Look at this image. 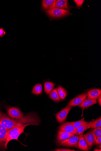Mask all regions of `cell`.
<instances>
[{
    "label": "cell",
    "instance_id": "6da1fadb",
    "mask_svg": "<svg viewBox=\"0 0 101 151\" xmlns=\"http://www.w3.org/2000/svg\"><path fill=\"white\" fill-rule=\"evenodd\" d=\"M30 125L37 126L34 123H29L27 124H22L19 123L15 127L9 130L8 132L7 139L4 145V147L7 149L8 143L12 140L15 139L19 141L18 137L22 133H24V129L27 126Z\"/></svg>",
    "mask_w": 101,
    "mask_h": 151
},
{
    "label": "cell",
    "instance_id": "7a4b0ae2",
    "mask_svg": "<svg viewBox=\"0 0 101 151\" xmlns=\"http://www.w3.org/2000/svg\"><path fill=\"white\" fill-rule=\"evenodd\" d=\"M46 12L50 17L55 19L64 17L71 14L68 10L55 8L47 10Z\"/></svg>",
    "mask_w": 101,
    "mask_h": 151
},
{
    "label": "cell",
    "instance_id": "3957f363",
    "mask_svg": "<svg viewBox=\"0 0 101 151\" xmlns=\"http://www.w3.org/2000/svg\"><path fill=\"white\" fill-rule=\"evenodd\" d=\"M0 122L8 131L19 124L17 119L12 118L2 113L0 117Z\"/></svg>",
    "mask_w": 101,
    "mask_h": 151
},
{
    "label": "cell",
    "instance_id": "277c9868",
    "mask_svg": "<svg viewBox=\"0 0 101 151\" xmlns=\"http://www.w3.org/2000/svg\"><path fill=\"white\" fill-rule=\"evenodd\" d=\"M79 138L78 135L70 137L69 138L61 141L58 143L62 146L75 147L78 148V143Z\"/></svg>",
    "mask_w": 101,
    "mask_h": 151
},
{
    "label": "cell",
    "instance_id": "5b68a950",
    "mask_svg": "<svg viewBox=\"0 0 101 151\" xmlns=\"http://www.w3.org/2000/svg\"><path fill=\"white\" fill-rule=\"evenodd\" d=\"M73 107L67 106L55 115L56 118L59 122H64L66 120L69 113Z\"/></svg>",
    "mask_w": 101,
    "mask_h": 151
},
{
    "label": "cell",
    "instance_id": "8992f818",
    "mask_svg": "<svg viewBox=\"0 0 101 151\" xmlns=\"http://www.w3.org/2000/svg\"><path fill=\"white\" fill-rule=\"evenodd\" d=\"M87 95L86 93H82L70 100L68 105L72 107L79 106L87 99Z\"/></svg>",
    "mask_w": 101,
    "mask_h": 151
},
{
    "label": "cell",
    "instance_id": "52a82bcc",
    "mask_svg": "<svg viewBox=\"0 0 101 151\" xmlns=\"http://www.w3.org/2000/svg\"><path fill=\"white\" fill-rule=\"evenodd\" d=\"M59 131H61L66 132L78 135L77 129L71 124V122H66L62 124L59 127Z\"/></svg>",
    "mask_w": 101,
    "mask_h": 151
},
{
    "label": "cell",
    "instance_id": "ba28073f",
    "mask_svg": "<svg viewBox=\"0 0 101 151\" xmlns=\"http://www.w3.org/2000/svg\"><path fill=\"white\" fill-rule=\"evenodd\" d=\"M7 113L10 117L14 119H18L24 116L23 114L20 110L15 107L8 108L7 109Z\"/></svg>",
    "mask_w": 101,
    "mask_h": 151
},
{
    "label": "cell",
    "instance_id": "9c48e42d",
    "mask_svg": "<svg viewBox=\"0 0 101 151\" xmlns=\"http://www.w3.org/2000/svg\"><path fill=\"white\" fill-rule=\"evenodd\" d=\"M83 136L90 148H91L94 145H96L95 137L91 130L83 135Z\"/></svg>",
    "mask_w": 101,
    "mask_h": 151
},
{
    "label": "cell",
    "instance_id": "30bf717a",
    "mask_svg": "<svg viewBox=\"0 0 101 151\" xmlns=\"http://www.w3.org/2000/svg\"><path fill=\"white\" fill-rule=\"evenodd\" d=\"M8 131L0 122V146H4Z\"/></svg>",
    "mask_w": 101,
    "mask_h": 151
},
{
    "label": "cell",
    "instance_id": "8fae6325",
    "mask_svg": "<svg viewBox=\"0 0 101 151\" xmlns=\"http://www.w3.org/2000/svg\"><path fill=\"white\" fill-rule=\"evenodd\" d=\"M76 135L74 134L68 133L66 132L59 131L57 133V141L59 143L62 141L73 137Z\"/></svg>",
    "mask_w": 101,
    "mask_h": 151
},
{
    "label": "cell",
    "instance_id": "7c38bea8",
    "mask_svg": "<svg viewBox=\"0 0 101 151\" xmlns=\"http://www.w3.org/2000/svg\"><path fill=\"white\" fill-rule=\"evenodd\" d=\"M78 147L84 151H89L90 148L84 138L83 134H80L78 143Z\"/></svg>",
    "mask_w": 101,
    "mask_h": 151
},
{
    "label": "cell",
    "instance_id": "4fadbf2b",
    "mask_svg": "<svg viewBox=\"0 0 101 151\" xmlns=\"http://www.w3.org/2000/svg\"><path fill=\"white\" fill-rule=\"evenodd\" d=\"M58 8L68 10L70 9V6L67 0H57L56 1L53 8Z\"/></svg>",
    "mask_w": 101,
    "mask_h": 151
},
{
    "label": "cell",
    "instance_id": "5bb4252c",
    "mask_svg": "<svg viewBox=\"0 0 101 151\" xmlns=\"http://www.w3.org/2000/svg\"><path fill=\"white\" fill-rule=\"evenodd\" d=\"M87 99H97L101 95V90L99 89H94L89 91L87 93Z\"/></svg>",
    "mask_w": 101,
    "mask_h": 151
},
{
    "label": "cell",
    "instance_id": "9a60e30c",
    "mask_svg": "<svg viewBox=\"0 0 101 151\" xmlns=\"http://www.w3.org/2000/svg\"><path fill=\"white\" fill-rule=\"evenodd\" d=\"M97 99L93 100L86 99L80 105L79 107L82 108L83 110L85 109H88L91 106L97 103Z\"/></svg>",
    "mask_w": 101,
    "mask_h": 151
},
{
    "label": "cell",
    "instance_id": "2e32d148",
    "mask_svg": "<svg viewBox=\"0 0 101 151\" xmlns=\"http://www.w3.org/2000/svg\"><path fill=\"white\" fill-rule=\"evenodd\" d=\"M56 0H44L42 2V6L46 11L53 8Z\"/></svg>",
    "mask_w": 101,
    "mask_h": 151
},
{
    "label": "cell",
    "instance_id": "e0dca14e",
    "mask_svg": "<svg viewBox=\"0 0 101 151\" xmlns=\"http://www.w3.org/2000/svg\"><path fill=\"white\" fill-rule=\"evenodd\" d=\"M50 98L52 100L55 101H59L61 99L57 91V88L53 89L49 94Z\"/></svg>",
    "mask_w": 101,
    "mask_h": 151
},
{
    "label": "cell",
    "instance_id": "ac0fdd59",
    "mask_svg": "<svg viewBox=\"0 0 101 151\" xmlns=\"http://www.w3.org/2000/svg\"><path fill=\"white\" fill-rule=\"evenodd\" d=\"M55 84L52 82L47 81L45 82L44 85V91L47 94H49L53 90Z\"/></svg>",
    "mask_w": 101,
    "mask_h": 151
},
{
    "label": "cell",
    "instance_id": "d6986e66",
    "mask_svg": "<svg viewBox=\"0 0 101 151\" xmlns=\"http://www.w3.org/2000/svg\"><path fill=\"white\" fill-rule=\"evenodd\" d=\"M101 127V117L90 122V128H94Z\"/></svg>",
    "mask_w": 101,
    "mask_h": 151
},
{
    "label": "cell",
    "instance_id": "ffe728a7",
    "mask_svg": "<svg viewBox=\"0 0 101 151\" xmlns=\"http://www.w3.org/2000/svg\"><path fill=\"white\" fill-rule=\"evenodd\" d=\"M57 89L61 100H64L67 95V92L66 90L61 86H59L57 88Z\"/></svg>",
    "mask_w": 101,
    "mask_h": 151
},
{
    "label": "cell",
    "instance_id": "44dd1931",
    "mask_svg": "<svg viewBox=\"0 0 101 151\" xmlns=\"http://www.w3.org/2000/svg\"><path fill=\"white\" fill-rule=\"evenodd\" d=\"M42 91V87L41 84H38L35 85L33 89L32 93L36 95L41 94Z\"/></svg>",
    "mask_w": 101,
    "mask_h": 151
},
{
    "label": "cell",
    "instance_id": "7402d4cb",
    "mask_svg": "<svg viewBox=\"0 0 101 151\" xmlns=\"http://www.w3.org/2000/svg\"><path fill=\"white\" fill-rule=\"evenodd\" d=\"M90 122L76 129L78 135L83 134L86 130L90 129Z\"/></svg>",
    "mask_w": 101,
    "mask_h": 151
},
{
    "label": "cell",
    "instance_id": "603a6c76",
    "mask_svg": "<svg viewBox=\"0 0 101 151\" xmlns=\"http://www.w3.org/2000/svg\"><path fill=\"white\" fill-rule=\"evenodd\" d=\"M84 119V118H83L79 121L75 122H71V123L73 125L74 127L77 129L80 127L89 123V122L85 121Z\"/></svg>",
    "mask_w": 101,
    "mask_h": 151
},
{
    "label": "cell",
    "instance_id": "cb8c5ba5",
    "mask_svg": "<svg viewBox=\"0 0 101 151\" xmlns=\"http://www.w3.org/2000/svg\"><path fill=\"white\" fill-rule=\"evenodd\" d=\"M93 132L96 141L97 139L99 137L101 136V127L97 128H92L91 129Z\"/></svg>",
    "mask_w": 101,
    "mask_h": 151
},
{
    "label": "cell",
    "instance_id": "d4e9b609",
    "mask_svg": "<svg viewBox=\"0 0 101 151\" xmlns=\"http://www.w3.org/2000/svg\"><path fill=\"white\" fill-rule=\"evenodd\" d=\"M74 1L76 5V7L80 9L85 1L84 0H74Z\"/></svg>",
    "mask_w": 101,
    "mask_h": 151
},
{
    "label": "cell",
    "instance_id": "484cf974",
    "mask_svg": "<svg viewBox=\"0 0 101 151\" xmlns=\"http://www.w3.org/2000/svg\"><path fill=\"white\" fill-rule=\"evenodd\" d=\"M54 151H77L78 150H71L68 149H57Z\"/></svg>",
    "mask_w": 101,
    "mask_h": 151
},
{
    "label": "cell",
    "instance_id": "4316f807",
    "mask_svg": "<svg viewBox=\"0 0 101 151\" xmlns=\"http://www.w3.org/2000/svg\"><path fill=\"white\" fill-rule=\"evenodd\" d=\"M95 144L96 145H101V136L98 137L95 141Z\"/></svg>",
    "mask_w": 101,
    "mask_h": 151
},
{
    "label": "cell",
    "instance_id": "83f0119b",
    "mask_svg": "<svg viewBox=\"0 0 101 151\" xmlns=\"http://www.w3.org/2000/svg\"><path fill=\"white\" fill-rule=\"evenodd\" d=\"M6 34V32L3 28H0V37H3Z\"/></svg>",
    "mask_w": 101,
    "mask_h": 151
},
{
    "label": "cell",
    "instance_id": "f1b7e54d",
    "mask_svg": "<svg viewBox=\"0 0 101 151\" xmlns=\"http://www.w3.org/2000/svg\"><path fill=\"white\" fill-rule=\"evenodd\" d=\"M98 101L99 104L100 106H101V95H100L98 97Z\"/></svg>",
    "mask_w": 101,
    "mask_h": 151
},
{
    "label": "cell",
    "instance_id": "f546056e",
    "mask_svg": "<svg viewBox=\"0 0 101 151\" xmlns=\"http://www.w3.org/2000/svg\"><path fill=\"white\" fill-rule=\"evenodd\" d=\"M94 151H101V149H94Z\"/></svg>",
    "mask_w": 101,
    "mask_h": 151
},
{
    "label": "cell",
    "instance_id": "4dcf8cb0",
    "mask_svg": "<svg viewBox=\"0 0 101 151\" xmlns=\"http://www.w3.org/2000/svg\"><path fill=\"white\" fill-rule=\"evenodd\" d=\"M2 113L1 111H0V117H1V116Z\"/></svg>",
    "mask_w": 101,
    "mask_h": 151
}]
</instances>
